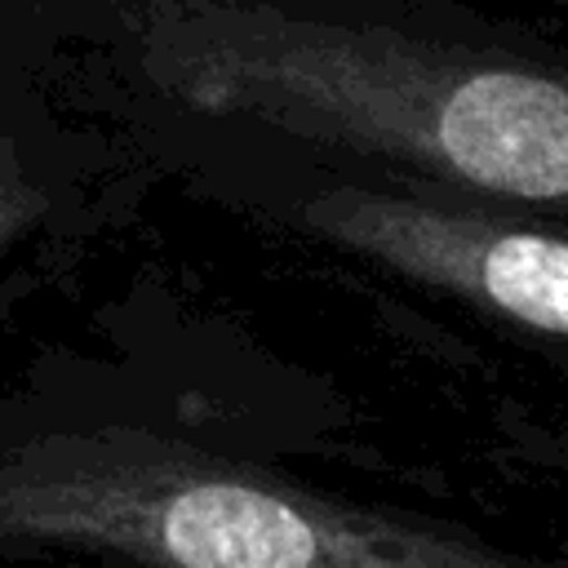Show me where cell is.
<instances>
[{
	"instance_id": "3",
	"label": "cell",
	"mask_w": 568,
	"mask_h": 568,
	"mask_svg": "<svg viewBox=\"0 0 568 568\" xmlns=\"http://www.w3.org/2000/svg\"><path fill=\"white\" fill-rule=\"evenodd\" d=\"M155 173L67 106L36 58L0 67V311L120 217Z\"/></svg>"
},
{
	"instance_id": "2",
	"label": "cell",
	"mask_w": 568,
	"mask_h": 568,
	"mask_svg": "<svg viewBox=\"0 0 568 568\" xmlns=\"http://www.w3.org/2000/svg\"><path fill=\"white\" fill-rule=\"evenodd\" d=\"M0 550L106 555L138 568H568L138 422L0 435Z\"/></svg>"
},
{
	"instance_id": "5",
	"label": "cell",
	"mask_w": 568,
	"mask_h": 568,
	"mask_svg": "<svg viewBox=\"0 0 568 568\" xmlns=\"http://www.w3.org/2000/svg\"><path fill=\"white\" fill-rule=\"evenodd\" d=\"M532 4H568V0H532Z\"/></svg>"
},
{
	"instance_id": "1",
	"label": "cell",
	"mask_w": 568,
	"mask_h": 568,
	"mask_svg": "<svg viewBox=\"0 0 568 568\" xmlns=\"http://www.w3.org/2000/svg\"><path fill=\"white\" fill-rule=\"evenodd\" d=\"M36 67L129 151L204 142L568 222V49L457 0H22Z\"/></svg>"
},
{
	"instance_id": "4",
	"label": "cell",
	"mask_w": 568,
	"mask_h": 568,
	"mask_svg": "<svg viewBox=\"0 0 568 568\" xmlns=\"http://www.w3.org/2000/svg\"><path fill=\"white\" fill-rule=\"evenodd\" d=\"M36 58V36L22 0H0V67Z\"/></svg>"
}]
</instances>
